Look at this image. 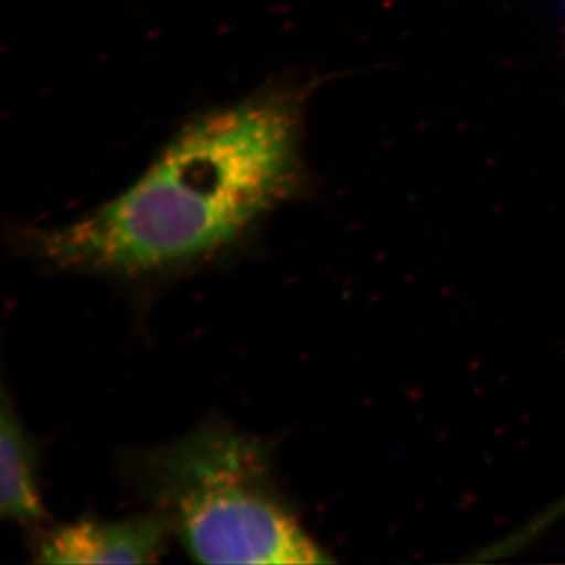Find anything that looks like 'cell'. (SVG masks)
Here are the masks:
<instances>
[{
	"label": "cell",
	"instance_id": "obj_1",
	"mask_svg": "<svg viewBox=\"0 0 565 565\" xmlns=\"http://www.w3.org/2000/svg\"><path fill=\"white\" fill-rule=\"evenodd\" d=\"M311 82L281 76L192 114L128 185L76 221L18 230V247L61 273L150 285L245 247L310 189Z\"/></svg>",
	"mask_w": 565,
	"mask_h": 565
},
{
	"label": "cell",
	"instance_id": "obj_2",
	"mask_svg": "<svg viewBox=\"0 0 565 565\" xmlns=\"http://www.w3.org/2000/svg\"><path fill=\"white\" fill-rule=\"evenodd\" d=\"M122 475L169 515L173 535L203 564H323L274 476L262 438L210 419L169 444L128 452Z\"/></svg>",
	"mask_w": 565,
	"mask_h": 565
},
{
	"label": "cell",
	"instance_id": "obj_3",
	"mask_svg": "<svg viewBox=\"0 0 565 565\" xmlns=\"http://www.w3.org/2000/svg\"><path fill=\"white\" fill-rule=\"evenodd\" d=\"M172 535L169 515L150 508L126 519H81L51 527L33 553L40 564H154Z\"/></svg>",
	"mask_w": 565,
	"mask_h": 565
},
{
	"label": "cell",
	"instance_id": "obj_4",
	"mask_svg": "<svg viewBox=\"0 0 565 565\" xmlns=\"http://www.w3.org/2000/svg\"><path fill=\"white\" fill-rule=\"evenodd\" d=\"M39 441L21 422L3 388L0 423V514L21 527L46 520L40 487Z\"/></svg>",
	"mask_w": 565,
	"mask_h": 565
}]
</instances>
